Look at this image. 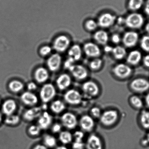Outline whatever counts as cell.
Instances as JSON below:
<instances>
[{"label":"cell","mask_w":149,"mask_h":149,"mask_svg":"<svg viewBox=\"0 0 149 149\" xmlns=\"http://www.w3.org/2000/svg\"><path fill=\"white\" fill-rule=\"evenodd\" d=\"M1 120H2L1 114V113H0V122H1Z\"/></svg>","instance_id":"54"},{"label":"cell","mask_w":149,"mask_h":149,"mask_svg":"<svg viewBox=\"0 0 149 149\" xmlns=\"http://www.w3.org/2000/svg\"><path fill=\"white\" fill-rule=\"evenodd\" d=\"M73 149H85V143L83 142H78L74 141L72 144Z\"/></svg>","instance_id":"43"},{"label":"cell","mask_w":149,"mask_h":149,"mask_svg":"<svg viewBox=\"0 0 149 149\" xmlns=\"http://www.w3.org/2000/svg\"><path fill=\"white\" fill-rule=\"evenodd\" d=\"M115 75L120 79H124L130 76L132 72V69L128 65L120 63L116 65L113 69Z\"/></svg>","instance_id":"7"},{"label":"cell","mask_w":149,"mask_h":149,"mask_svg":"<svg viewBox=\"0 0 149 149\" xmlns=\"http://www.w3.org/2000/svg\"><path fill=\"white\" fill-rule=\"evenodd\" d=\"M83 49L85 55L89 58H98L101 53L100 49L98 45L91 42L86 43L83 46Z\"/></svg>","instance_id":"9"},{"label":"cell","mask_w":149,"mask_h":149,"mask_svg":"<svg viewBox=\"0 0 149 149\" xmlns=\"http://www.w3.org/2000/svg\"><path fill=\"white\" fill-rule=\"evenodd\" d=\"M130 87L135 92L143 93L149 90V81L143 78H137L132 81Z\"/></svg>","instance_id":"8"},{"label":"cell","mask_w":149,"mask_h":149,"mask_svg":"<svg viewBox=\"0 0 149 149\" xmlns=\"http://www.w3.org/2000/svg\"><path fill=\"white\" fill-rule=\"evenodd\" d=\"M103 143L100 137L95 134L88 136L85 143L86 149H103Z\"/></svg>","instance_id":"10"},{"label":"cell","mask_w":149,"mask_h":149,"mask_svg":"<svg viewBox=\"0 0 149 149\" xmlns=\"http://www.w3.org/2000/svg\"><path fill=\"white\" fill-rule=\"evenodd\" d=\"M65 100L68 104L72 105L79 104L82 100V96L80 93L74 89H70L65 93Z\"/></svg>","instance_id":"6"},{"label":"cell","mask_w":149,"mask_h":149,"mask_svg":"<svg viewBox=\"0 0 149 149\" xmlns=\"http://www.w3.org/2000/svg\"><path fill=\"white\" fill-rule=\"evenodd\" d=\"M139 40V36L136 32L129 31L124 34L123 38V44L127 48H132L136 45Z\"/></svg>","instance_id":"15"},{"label":"cell","mask_w":149,"mask_h":149,"mask_svg":"<svg viewBox=\"0 0 149 149\" xmlns=\"http://www.w3.org/2000/svg\"><path fill=\"white\" fill-rule=\"evenodd\" d=\"M44 145L47 148H52L57 145L56 139L55 136L51 134H45L43 138Z\"/></svg>","instance_id":"29"},{"label":"cell","mask_w":149,"mask_h":149,"mask_svg":"<svg viewBox=\"0 0 149 149\" xmlns=\"http://www.w3.org/2000/svg\"><path fill=\"white\" fill-rule=\"evenodd\" d=\"M0 103H1V100H0Z\"/></svg>","instance_id":"56"},{"label":"cell","mask_w":149,"mask_h":149,"mask_svg":"<svg viewBox=\"0 0 149 149\" xmlns=\"http://www.w3.org/2000/svg\"><path fill=\"white\" fill-rule=\"evenodd\" d=\"M143 3V0H130L129 7L132 10H136L142 7Z\"/></svg>","instance_id":"32"},{"label":"cell","mask_w":149,"mask_h":149,"mask_svg":"<svg viewBox=\"0 0 149 149\" xmlns=\"http://www.w3.org/2000/svg\"><path fill=\"white\" fill-rule=\"evenodd\" d=\"M71 82V78L66 73L60 74L56 80L57 86L61 90L67 89L70 86Z\"/></svg>","instance_id":"18"},{"label":"cell","mask_w":149,"mask_h":149,"mask_svg":"<svg viewBox=\"0 0 149 149\" xmlns=\"http://www.w3.org/2000/svg\"><path fill=\"white\" fill-rule=\"evenodd\" d=\"M113 48L109 45H106L104 48V50L107 53H110L112 52Z\"/></svg>","instance_id":"48"},{"label":"cell","mask_w":149,"mask_h":149,"mask_svg":"<svg viewBox=\"0 0 149 149\" xmlns=\"http://www.w3.org/2000/svg\"><path fill=\"white\" fill-rule=\"evenodd\" d=\"M62 126L69 130L75 129L78 124V120L75 115L70 112L65 113L61 117Z\"/></svg>","instance_id":"4"},{"label":"cell","mask_w":149,"mask_h":149,"mask_svg":"<svg viewBox=\"0 0 149 149\" xmlns=\"http://www.w3.org/2000/svg\"><path fill=\"white\" fill-rule=\"evenodd\" d=\"M74 61L72 58H68L64 63V67L65 69L70 70L74 64Z\"/></svg>","instance_id":"44"},{"label":"cell","mask_w":149,"mask_h":149,"mask_svg":"<svg viewBox=\"0 0 149 149\" xmlns=\"http://www.w3.org/2000/svg\"><path fill=\"white\" fill-rule=\"evenodd\" d=\"M98 24L94 20L90 19L86 21L85 23L86 29L89 31H93L97 29Z\"/></svg>","instance_id":"38"},{"label":"cell","mask_w":149,"mask_h":149,"mask_svg":"<svg viewBox=\"0 0 149 149\" xmlns=\"http://www.w3.org/2000/svg\"><path fill=\"white\" fill-rule=\"evenodd\" d=\"M115 20V17L112 14L105 13L99 17L98 25L102 28H107L113 25Z\"/></svg>","instance_id":"17"},{"label":"cell","mask_w":149,"mask_h":149,"mask_svg":"<svg viewBox=\"0 0 149 149\" xmlns=\"http://www.w3.org/2000/svg\"><path fill=\"white\" fill-rule=\"evenodd\" d=\"M141 46L143 50L149 53V36H144L141 40Z\"/></svg>","instance_id":"36"},{"label":"cell","mask_w":149,"mask_h":149,"mask_svg":"<svg viewBox=\"0 0 149 149\" xmlns=\"http://www.w3.org/2000/svg\"><path fill=\"white\" fill-rule=\"evenodd\" d=\"M83 92L88 96L95 97L99 93L100 89L97 84L94 81H88L83 83L82 86Z\"/></svg>","instance_id":"13"},{"label":"cell","mask_w":149,"mask_h":149,"mask_svg":"<svg viewBox=\"0 0 149 149\" xmlns=\"http://www.w3.org/2000/svg\"><path fill=\"white\" fill-rule=\"evenodd\" d=\"M148 141L149 142V133L148 134Z\"/></svg>","instance_id":"55"},{"label":"cell","mask_w":149,"mask_h":149,"mask_svg":"<svg viewBox=\"0 0 149 149\" xmlns=\"http://www.w3.org/2000/svg\"><path fill=\"white\" fill-rule=\"evenodd\" d=\"M49 77V74L47 69L44 67L38 68L35 71L34 77L37 82L42 83L48 80Z\"/></svg>","instance_id":"20"},{"label":"cell","mask_w":149,"mask_h":149,"mask_svg":"<svg viewBox=\"0 0 149 149\" xmlns=\"http://www.w3.org/2000/svg\"><path fill=\"white\" fill-rule=\"evenodd\" d=\"M111 40H112L113 42L117 44L119 43L120 42V37L118 34H114L111 37Z\"/></svg>","instance_id":"45"},{"label":"cell","mask_w":149,"mask_h":149,"mask_svg":"<svg viewBox=\"0 0 149 149\" xmlns=\"http://www.w3.org/2000/svg\"><path fill=\"white\" fill-rule=\"evenodd\" d=\"M143 17L138 13H132L128 16L126 19V24L131 29H139L143 24Z\"/></svg>","instance_id":"5"},{"label":"cell","mask_w":149,"mask_h":149,"mask_svg":"<svg viewBox=\"0 0 149 149\" xmlns=\"http://www.w3.org/2000/svg\"><path fill=\"white\" fill-rule=\"evenodd\" d=\"M41 129L38 125H33L31 126L28 129V132L32 136H37L40 134L41 132Z\"/></svg>","instance_id":"37"},{"label":"cell","mask_w":149,"mask_h":149,"mask_svg":"<svg viewBox=\"0 0 149 149\" xmlns=\"http://www.w3.org/2000/svg\"><path fill=\"white\" fill-rule=\"evenodd\" d=\"M56 94V91L54 85L51 83H46L40 90V99L44 103H47L55 97Z\"/></svg>","instance_id":"1"},{"label":"cell","mask_w":149,"mask_h":149,"mask_svg":"<svg viewBox=\"0 0 149 149\" xmlns=\"http://www.w3.org/2000/svg\"><path fill=\"white\" fill-rule=\"evenodd\" d=\"M142 54L138 50H133L130 52L127 58V61L130 65H137L141 62Z\"/></svg>","instance_id":"22"},{"label":"cell","mask_w":149,"mask_h":149,"mask_svg":"<svg viewBox=\"0 0 149 149\" xmlns=\"http://www.w3.org/2000/svg\"><path fill=\"white\" fill-rule=\"evenodd\" d=\"M85 134L82 130H77L75 131L73 135V139L74 141L78 142H83Z\"/></svg>","instance_id":"40"},{"label":"cell","mask_w":149,"mask_h":149,"mask_svg":"<svg viewBox=\"0 0 149 149\" xmlns=\"http://www.w3.org/2000/svg\"><path fill=\"white\" fill-rule=\"evenodd\" d=\"M80 127L83 132H90L94 128L95 123L92 116L85 115L81 116L79 121Z\"/></svg>","instance_id":"11"},{"label":"cell","mask_w":149,"mask_h":149,"mask_svg":"<svg viewBox=\"0 0 149 149\" xmlns=\"http://www.w3.org/2000/svg\"><path fill=\"white\" fill-rule=\"evenodd\" d=\"M112 53L114 57L117 60L123 59L127 55V51L125 48L119 45L113 48Z\"/></svg>","instance_id":"27"},{"label":"cell","mask_w":149,"mask_h":149,"mask_svg":"<svg viewBox=\"0 0 149 149\" xmlns=\"http://www.w3.org/2000/svg\"><path fill=\"white\" fill-rule=\"evenodd\" d=\"M70 40L68 36L65 35H60L54 40L53 48L57 52H64L70 47Z\"/></svg>","instance_id":"3"},{"label":"cell","mask_w":149,"mask_h":149,"mask_svg":"<svg viewBox=\"0 0 149 149\" xmlns=\"http://www.w3.org/2000/svg\"><path fill=\"white\" fill-rule=\"evenodd\" d=\"M73 139V135L70 131H62L59 133V141L64 145L70 144L72 142Z\"/></svg>","instance_id":"26"},{"label":"cell","mask_w":149,"mask_h":149,"mask_svg":"<svg viewBox=\"0 0 149 149\" xmlns=\"http://www.w3.org/2000/svg\"><path fill=\"white\" fill-rule=\"evenodd\" d=\"M143 63L145 66L149 68V54L143 58Z\"/></svg>","instance_id":"47"},{"label":"cell","mask_w":149,"mask_h":149,"mask_svg":"<svg viewBox=\"0 0 149 149\" xmlns=\"http://www.w3.org/2000/svg\"><path fill=\"white\" fill-rule=\"evenodd\" d=\"M145 102H146V105L149 108V93L145 97Z\"/></svg>","instance_id":"51"},{"label":"cell","mask_w":149,"mask_h":149,"mask_svg":"<svg viewBox=\"0 0 149 149\" xmlns=\"http://www.w3.org/2000/svg\"><path fill=\"white\" fill-rule=\"evenodd\" d=\"M52 51V48L49 45H45L40 48L39 53L42 56H46L50 55Z\"/></svg>","instance_id":"39"},{"label":"cell","mask_w":149,"mask_h":149,"mask_svg":"<svg viewBox=\"0 0 149 149\" xmlns=\"http://www.w3.org/2000/svg\"><path fill=\"white\" fill-rule=\"evenodd\" d=\"M82 50L79 45L75 44L72 45L68 51L69 58H72L74 62L79 61L81 57Z\"/></svg>","instance_id":"23"},{"label":"cell","mask_w":149,"mask_h":149,"mask_svg":"<svg viewBox=\"0 0 149 149\" xmlns=\"http://www.w3.org/2000/svg\"><path fill=\"white\" fill-rule=\"evenodd\" d=\"M62 58L61 56L58 53L52 54L47 59V67L51 71L55 72L57 71L62 64Z\"/></svg>","instance_id":"12"},{"label":"cell","mask_w":149,"mask_h":149,"mask_svg":"<svg viewBox=\"0 0 149 149\" xmlns=\"http://www.w3.org/2000/svg\"><path fill=\"white\" fill-rule=\"evenodd\" d=\"M91 115L94 118H100L102 113L101 109L98 107H93L90 110Z\"/></svg>","instance_id":"41"},{"label":"cell","mask_w":149,"mask_h":149,"mask_svg":"<svg viewBox=\"0 0 149 149\" xmlns=\"http://www.w3.org/2000/svg\"><path fill=\"white\" fill-rule=\"evenodd\" d=\"M102 61L101 58H96L93 59L89 64V67L93 70H97L102 66Z\"/></svg>","instance_id":"33"},{"label":"cell","mask_w":149,"mask_h":149,"mask_svg":"<svg viewBox=\"0 0 149 149\" xmlns=\"http://www.w3.org/2000/svg\"><path fill=\"white\" fill-rule=\"evenodd\" d=\"M108 33L104 30H99L96 31L94 35V39L95 42L102 45H105L109 41Z\"/></svg>","instance_id":"24"},{"label":"cell","mask_w":149,"mask_h":149,"mask_svg":"<svg viewBox=\"0 0 149 149\" xmlns=\"http://www.w3.org/2000/svg\"><path fill=\"white\" fill-rule=\"evenodd\" d=\"M73 77L78 80H83L88 75L87 70L83 65L74 64L69 70Z\"/></svg>","instance_id":"14"},{"label":"cell","mask_w":149,"mask_h":149,"mask_svg":"<svg viewBox=\"0 0 149 149\" xmlns=\"http://www.w3.org/2000/svg\"><path fill=\"white\" fill-rule=\"evenodd\" d=\"M146 30L149 34V23L147 24L146 26Z\"/></svg>","instance_id":"53"},{"label":"cell","mask_w":149,"mask_h":149,"mask_svg":"<svg viewBox=\"0 0 149 149\" xmlns=\"http://www.w3.org/2000/svg\"><path fill=\"white\" fill-rule=\"evenodd\" d=\"M141 124L145 129H149V112L143 111L141 113L140 117Z\"/></svg>","instance_id":"31"},{"label":"cell","mask_w":149,"mask_h":149,"mask_svg":"<svg viewBox=\"0 0 149 149\" xmlns=\"http://www.w3.org/2000/svg\"><path fill=\"white\" fill-rule=\"evenodd\" d=\"M145 10L146 11V13L149 15V0H148L146 2Z\"/></svg>","instance_id":"50"},{"label":"cell","mask_w":149,"mask_h":149,"mask_svg":"<svg viewBox=\"0 0 149 149\" xmlns=\"http://www.w3.org/2000/svg\"><path fill=\"white\" fill-rule=\"evenodd\" d=\"M118 118L117 111L113 109L106 110L102 113L100 117L101 123L106 127H109L113 125Z\"/></svg>","instance_id":"2"},{"label":"cell","mask_w":149,"mask_h":149,"mask_svg":"<svg viewBox=\"0 0 149 149\" xmlns=\"http://www.w3.org/2000/svg\"><path fill=\"white\" fill-rule=\"evenodd\" d=\"M52 111L56 114H59L62 113L65 109L64 103L60 100L54 101L51 105Z\"/></svg>","instance_id":"28"},{"label":"cell","mask_w":149,"mask_h":149,"mask_svg":"<svg viewBox=\"0 0 149 149\" xmlns=\"http://www.w3.org/2000/svg\"><path fill=\"white\" fill-rule=\"evenodd\" d=\"M22 101L28 106H34L38 102V98L31 92H26L21 96Z\"/></svg>","instance_id":"21"},{"label":"cell","mask_w":149,"mask_h":149,"mask_svg":"<svg viewBox=\"0 0 149 149\" xmlns=\"http://www.w3.org/2000/svg\"><path fill=\"white\" fill-rule=\"evenodd\" d=\"M63 126L59 123H56L52 125L51 128L52 131L54 134H58L62 131Z\"/></svg>","instance_id":"42"},{"label":"cell","mask_w":149,"mask_h":149,"mask_svg":"<svg viewBox=\"0 0 149 149\" xmlns=\"http://www.w3.org/2000/svg\"><path fill=\"white\" fill-rule=\"evenodd\" d=\"M52 121V116L48 112L45 111L38 117V125L41 130H46L51 126Z\"/></svg>","instance_id":"16"},{"label":"cell","mask_w":149,"mask_h":149,"mask_svg":"<svg viewBox=\"0 0 149 149\" xmlns=\"http://www.w3.org/2000/svg\"><path fill=\"white\" fill-rule=\"evenodd\" d=\"M130 102L132 106L137 109H141L143 106L141 99L136 95H134L130 98Z\"/></svg>","instance_id":"34"},{"label":"cell","mask_w":149,"mask_h":149,"mask_svg":"<svg viewBox=\"0 0 149 149\" xmlns=\"http://www.w3.org/2000/svg\"><path fill=\"white\" fill-rule=\"evenodd\" d=\"M16 102L13 100H9L6 101L3 105V111L8 116L12 115L16 109Z\"/></svg>","instance_id":"25"},{"label":"cell","mask_w":149,"mask_h":149,"mask_svg":"<svg viewBox=\"0 0 149 149\" xmlns=\"http://www.w3.org/2000/svg\"><path fill=\"white\" fill-rule=\"evenodd\" d=\"M55 149H69L67 147L65 146H58Z\"/></svg>","instance_id":"52"},{"label":"cell","mask_w":149,"mask_h":149,"mask_svg":"<svg viewBox=\"0 0 149 149\" xmlns=\"http://www.w3.org/2000/svg\"><path fill=\"white\" fill-rule=\"evenodd\" d=\"M42 107H34L27 110L24 113V117L26 120L32 121L38 118L42 113Z\"/></svg>","instance_id":"19"},{"label":"cell","mask_w":149,"mask_h":149,"mask_svg":"<svg viewBox=\"0 0 149 149\" xmlns=\"http://www.w3.org/2000/svg\"><path fill=\"white\" fill-rule=\"evenodd\" d=\"M9 88L12 92L17 93L22 90L24 85L21 81L17 80L13 81L10 83Z\"/></svg>","instance_id":"30"},{"label":"cell","mask_w":149,"mask_h":149,"mask_svg":"<svg viewBox=\"0 0 149 149\" xmlns=\"http://www.w3.org/2000/svg\"><path fill=\"white\" fill-rule=\"evenodd\" d=\"M37 88V86L35 82H31L28 84V88L29 91H34L36 90Z\"/></svg>","instance_id":"46"},{"label":"cell","mask_w":149,"mask_h":149,"mask_svg":"<svg viewBox=\"0 0 149 149\" xmlns=\"http://www.w3.org/2000/svg\"><path fill=\"white\" fill-rule=\"evenodd\" d=\"M33 149H48L44 144H38L35 146Z\"/></svg>","instance_id":"49"},{"label":"cell","mask_w":149,"mask_h":149,"mask_svg":"<svg viewBox=\"0 0 149 149\" xmlns=\"http://www.w3.org/2000/svg\"><path fill=\"white\" fill-rule=\"evenodd\" d=\"M20 118L18 116L10 115L8 116L5 120V122L8 125H15L19 123Z\"/></svg>","instance_id":"35"}]
</instances>
